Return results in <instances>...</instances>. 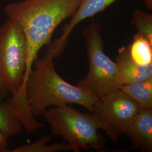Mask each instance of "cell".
I'll return each instance as SVG.
<instances>
[{
  "instance_id": "obj_12",
  "label": "cell",
  "mask_w": 152,
  "mask_h": 152,
  "mask_svg": "<svg viewBox=\"0 0 152 152\" xmlns=\"http://www.w3.org/2000/svg\"><path fill=\"white\" fill-rule=\"evenodd\" d=\"M23 127L7 102L0 103V132L9 137L22 133Z\"/></svg>"
},
{
  "instance_id": "obj_2",
  "label": "cell",
  "mask_w": 152,
  "mask_h": 152,
  "mask_svg": "<svg viewBox=\"0 0 152 152\" xmlns=\"http://www.w3.org/2000/svg\"><path fill=\"white\" fill-rule=\"evenodd\" d=\"M27 46L20 24L7 18L0 27V77L12 96L6 102L23 126L32 127L37 120L29 107L24 84Z\"/></svg>"
},
{
  "instance_id": "obj_9",
  "label": "cell",
  "mask_w": 152,
  "mask_h": 152,
  "mask_svg": "<svg viewBox=\"0 0 152 152\" xmlns=\"http://www.w3.org/2000/svg\"><path fill=\"white\" fill-rule=\"evenodd\" d=\"M115 62L119 86L141 81L152 77V64L145 66L137 64L132 59L127 46H122L118 49Z\"/></svg>"
},
{
  "instance_id": "obj_15",
  "label": "cell",
  "mask_w": 152,
  "mask_h": 152,
  "mask_svg": "<svg viewBox=\"0 0 152 152\" xmlns=\"http://www.w3.org/2000/svg\"><path fill=\"white\" fill-rule=\"evenodd\" d=\"M8 138L6 135L0 132V152H7Z\"/></svg>"
},
{
  "instance_id": "obj_10",
  "label": "cell",
  "mask_w": 152,
  "mask_h": 152,
  "mask_svg": "<svg viewBox=\"0 0 152 152\" xmlns=\"http://www.w3.org/2000/svg\"><path fill=\"white\" fill-rule=\"evenodd\" d=\"M118 89L127 94L143 108H152V77L141 81L120 85Z\"/></svg>"
},
{
  "instance_id": "obj_14",
  "label": "cell",
  "mask_w": 152,
  "mask_h": 152,
  "mask_svg": "<svg viewBox=\"0 0 152 152\" xmlns=\"http://www.w3.org/2000/svg\"><path fill=\"white\" fill-rule=\"evenodd\" d=\"M131 24L134 26L137 30V33L144 36L152 42V14L135 9L132 12Z\"/></svg>"
},
{
  "instance_id": "obj_5",
  "label": "cell",
  "mask_w": 152,
  "mask_h": 152,
  "mask_svg": "<svg viewBox=\"0 0 152 152\" xmlns=\"http://www.w3.org/2000/svg\"><path fill=\"white\" fill-rule=\"evenodd\" d=\"M82 34L85 40L89 71L86 77L77 82L76 85L98 99L118 88L117 66L104 51V41L98 22L87 25Z\"/></svg>"
},
{
  "instance_id": "obj_1",
  "label": "cell",
  "mask_w": 152,
  "mask_h": 152,
  "mask_svg": "<svg viewBox=\"0 0 152 152\" xmlns=\"http://www.w3.org/2000/svg\"><path fill=\"white\" fill-rule=\"evenodd\" d=\"M80 0H23L10 3L3 11L18 22L24 32L27 46L25 86L39 50L48 45L55 29L73 15Z\"/></svg>"
},
{
  "instance_id": "obj_16",
  "label": "cell",
  "mask_w": 152,
  "mask_h": 152,
  "mask_svg": "<svg viewBox=\"0 0 152 152\" xmlns=\"http://www.w3.org/2000/svg\"><path fill=\"white\" fill-rule=\"evenodd\" d=\"M9 93V91L6 88L4 82L0 77V103L5 101Z\"/></svg>"
},
{
  "instance_id": "obj_8",
  "label": "cell",
  "mask_w": 152,
  "mask_h": 152,
  "mask_svg": "<svg viewBox=\"0 0 152 152\" xmlns=\"http://www.w3.org/2000/svg\"><path fill=\"white\" fill-rule=\"evenodd\" d=\"M132 149L152 151V108H141L125 131Z\"/></svg>"
},
{
  "instance_id": "obj_3",
  "label": "cell",
  "mask_w": 152,
  "mask_h": 152,
  "mask_svg": "<svg viewBox=\"0 0 152 152\" xmlns=\"http://www.w3.org/2000/svg\"><path fill=\"white\" fill-rule=\"evenodd\" d=\"M54 58L45 55L35 60L26 85V95L34 117L43 115L49 107L76 104L92 112L98 99L92 94L65 81L55 69Z\"/></svg>"
},
{
  "instance_id": "obj_7",
  "label": "cell",
  "mask_w": 152,
  "mask_h": 152,
  "mask_svg": "<svg viewBox=\"0 0 152 152\" xmlns=\"http://www.w3.org/2000/svg\"><path fill=\"white\" fill-rule=\"evenodd\" d=\"M117 0H80L78 7L70 20L61 28L59 38L48 45L45 55L55 58L60 56L68 45V39L76 26L82 21L104 11Z\"/></svg>"
},
{
  "instance_id": "obj_13",
  "label": "cell",
  "mask_w": 152,
  "mask_h": 152,
  "mask_svg": "<svg viewBox=\"0 0 152 152\" xmlns=\"http://www.w3.org/2000/svg\"><path fill=\"white\" fill-rule=\"evenodd\" d=\"M52 139V135H47L32 144L22 145L15 149L7 150V152H56L72 150L71 146L65 141L48 145L47 143Z\"/></svg>"
},
{
  "instance_id": "obj_6",
  "label": "cell",
  "mask_w": 152,
  "mask_h": 152,
  "mask_svg": "<svg viewBox=\"0 0 152 152\" xmlns=\"http://www.w3.org/2000/svg\"><path fill=\"white\" fill-rule=\"evenodd\" d=\"M140 108L135 101L117 88L98 98L91 112L103 120L118 140Z\"/></svg>"
},
{
  "instance_id": "obj_11",
  "label": "cell",
  "mask_w": 152,
  "mask_h": 152,
  "mask_svg": "<svg viewBox=\"0 0 152 152\" xmlns=\"http://www.w3.org/2000/svg\"><path fill=\"white\" fill-rule=\"evenodd\" d=\"M132 59L137 64L148 66L152 64V42L137 33L128 46Z\"/></svg>"
},
{
  "instance_id": "obj_17",
  "label": "cell",
  "mask_w": 152,
  "mask_h": 152,
  "mask_svg": "<svg viewBox=\"0 0 152 152\" xmlns=\"http://www.w3.org/2000/svg\"><path fill=\"white\" fill-rule=\"evenodd\" d=\"M144 4L147 10L152 11V0H140Z\"/></svg>"
},
{
  "instance_id": "obj_4",
  "label": "cell",
  "mask_w": 152,
  "mask_h": 152,
  "mask_svg": "<svg viewBox=\"0 0 152 152\" xmlns=\"http://www.w3.org/2000/svg\"><path fill=\"white\" fill-rule=\"evenodd\" d=\"M43 116L52 135L63 137L73 152L91 148L103 149L105 139L98 132L99 129L105 131L112 141H118L108 126L92 112L82 113L68 105H64L47 109Z\"/></svg>"
}]
</instances>
